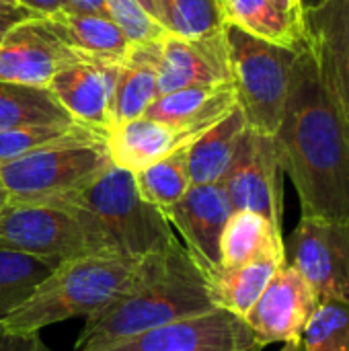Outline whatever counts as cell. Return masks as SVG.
<instances>
[{
    "instance_id": "cell-1",
    "label": "cell",
    "mask_w": 349,
    "mask_h": 351,
    "mask_svg": "<svg viewBox=\"0 0 349 351\" xmlns=\"http://www.w3.org/2000/svg\"><path fill=\"white\" fill-rule=\"evenodd\" d=\"M304 218L349 220V117L313 47L300 49L280 128L274 136Z\"/></svg>"
},
{
    "instance_id": "cell-2",
    "label": "cell",
    "mask_w": 349,
    "mask_h": 351,
    "mask_svg": "<svg viewBox=\"0 0 349 351\" xmlns=\"http://www.w3.org/2000/svg\"><path fill=\"white\" fill-rule=\"evenodd\" d=\"M218 308L210 284L187 249L175 241L165 251L142 257L132 288L86 317L76 351H88L138 333Z\"/></svg>"
},
{
    "instance_id": "cell-3",
    "label": "cell",
    "mask_w": 349,
    "mask_h": 351,
    "mask_svg": "<svg viewBox=\"0 0 349 351\" xmlns=\"http://www.w3.org/2000/svg\"><path fill=\"white\" fill-rule=\"evenodd\" d=\"M142 257L86 255L60 263L0 329L14 335H33L43 327L72 317H91L128 292L140 274Z\"/></svg>"
},
{
    "instance_id": "cell-4",
    "label": "cell",
    "mask_w": 349,
    "mask_h": 351,
    "mask_svg": "<svg viewBox=\"0 0 349 351\" xmlns=\"http://www.w3.org/2000/svg\"><path fill=\"white\" fill-rule=\"evenodd\" d=\"M43 202L86 218L121 257L140 259L165 251L177 241L165 212L140 195L134 173L115 165L82 187Z\"/></svg>"
},
{
    "instance_id": "cell-5",
    "label": "cell",
    "mask_w": 349,
    "mask_h": 351,
    "mask_svg": "<svg viewBox=\"0 0 349 351\" xmlns=\"http://www.w3.org/2000/svg\"><path fill=\"white\" fill-rule=\"evenodd\" d=\"M224 39L237 103L249 128L276 136L288 99L290 72L302 47L269 43L230 23H224Z\"/></svg>"
},
{
    "instance_id": "cell-6",
    "label": "cell",
    "mask_w": 349,
    "mask_h": 351,
    "mask_svg": "<svg viewBox=\"0 0 349 351\" xmlns=\"http://www.w3.org/2000/svg\"><path fill=\"white\" fill-rule=\"evenodd\" d=\"M0 247L29 253L56 267L76 257L115 255L86 218L49 202H8L0 210Z\"/></svg>"
},
{
    "instance_id": "cell-7",
    "label": "cell",
    "mask_w": 349,
    "mask_h": 351,
    "mask_svg": "<svg viewBox=\"0 0 349 351\" xmlns=\"http://www.w3.org/2000/svg\"><path fill=\"white\" fill-rule=\"evenodd\" d=\"M107 134L60 142L0 165L8 202H43L74 191L111 167Z\"/></svg>"
},
{
    "instance_id": "cell-8",
    "label": "cell",
    "mask_w": 349,
    "mask_h": 351,
    "mask_svg": "<svg viewBox=\"0 0 349 351\" xmlns=\"http://www.w3.org/2000/svg\"><path fill=\"white\" fill-rule=\"evenodd\" d=\"M284 257L317 300L349 302V220L304 218L284 239Z\"/></svg>"
},
{
    "instance_id": "cell-9",
    "label": "cell",
    "mask_w": 349,
    "mask_h": 351,
    "mask_svg": "<svg viewBox=\"0 0 349 351\" xmlns=\"http://www.w3.org/2000/svg\"><path fill=\"white\" fill-rule=\"evenodd\" d=\"M282 175L284 171L278 158L274 136H265L247 128L220 185L232 206V212H255L282 230Z\"/></svg>"
},
{
    "instance_id": "cell-10",
    "label": "cell",
    "mask_w": 349,
    "mask_h": 351,
    "mask_svg": "<svg viewBox=\"0 0 349 351\" xmlns=\"http://www.w3.org/2000/svg\"><path fill=\"white\" fill-rule=\"evenodd\" d=\"M245 319L212 308L88 351H261Z\"/></svg>"
},
{
    "instance_id": "cell-11",
    "label": "cell",
    "mask_w": 349,
    "mask_h": 351,
    "mask_svg": "<svg viewBox=\"0 0 349 351\" xmlns=\"http://www.w3.org/2000/svg\"><path fill=\"white\" fill-rule=\"evenodd\" d=\"M84 62L51 29L45 16L12 25L0 39V80L43 86L64 68Z\"/></svg>"
},
{
    "instance_id": "cell-12",
    "label": "cell",
    "mask_w": 349,
    "mask_h": 351,
    "mask_svg": "<svg viewBox=\"0 0 349 351\" xmlns=\"http://www.w3.org/2000/svg\"><path fill=\"white\" fill-rule=\"evenodd\" d=\"M317 304L319 300L306 280L284 263L245 317V323L263 348L278 341H296L302 339Z\"/></svg>"
},
{
    "instance_id": "cell-13",
    "label": "cell",
    "mask_w": 349,
    "mask_h": 351,
    "mask_svg": "<svg viewBox=\"0 0 349 351\" xmlns=\"http://www.w3.org/2000/svg\"><path fill=\"white\" fill-rule=\"evenodd\" d=\"M230 214L232 206L220 183L191 185L177 204L165 210L169 224L181 232L187 253L206 278L220 267V239Z\"/></svg>"
},
{
    "instance_id": "cell-14",
    "label": "cell",
    "mask_w": 349,
    "mask_h": 351,
    "mask_svg": "<svg viewBox=\"0 0 349 351\" xmlns=\"http://www.w3.org/2000/svg\"><path fill=\"white\" fill-rule=\"evenodd\" d=\"M232 82L224 27L204 37L167 33L158 43V97L189 88Z\"/></svg>"
},
{
    "instance_id": "cell-15",
    "label": "cell",
    "mask_w": 349,
    "mask_h": 351,
    "mask_svg": "<svg viewBox=\"0 0 349 351\" xmlns=\"http://www.w3.org/2000/svg\"><path fill=\"white\" fill-rule=\"evenodd\" d=\"M306 41L349 117V0H321L304 8Z\"/></svg>"
},
{
    "instance_id": "cell-16",
    "label": "cell",
    "mask_w": 349,
    "mask_h": 351,
    "mask_svg": "<svg viewBox=\"0 0 349 351\" xmlns=\"http://www.w3.org/2000/svg\"><path fill=\"white\" fill-rule=\"evenodd\" d=\"M119 66L84 60L60 70L47 88L76 121L109 134V101Z\"/></svg>"
},
{
    "instance_id": "cell-17",
    "label": "cell",
    "mask_w": 349,
    "mask_h": 351,
    "mask_svg": "<svg viewBox=\"0 0 349 351\" xmlns=\"http://www.w3.org/2000/svg\"><path fill=\"white\" fill-rule=\"evenodd\" d=\"M237 105L232 82L216 86H189L156 97L146 109L144 117L175 130H183L197 140Z\"/></svg>"
},
{
    "instance_id": "cell-18",
    "label": "cell",
    "mask_w": 349,
    "mask_h": 351,
    "mask_svg": "<svg viewBox=\"0 0 349 351\" xmlns=\"http://www.w3.org/2000/svg\"><path fill=\"white\" fill-rule=\"evenodd\" d=\"M195 138L183 130L138 117L113 128L107 136L109 154L115 167L138 173L169 154L187 148Z\"/></svg>"
},
{
    "instance_id": "cell-19",
    "label": "cell",
    "mask_w": 349,
    "mask_h": 351,
    "mask_svg": "<svg viewBox=\"0 0 349 351\" xmlns=\"http://www.w3.org/2000/svg\"><path fill=\"white\" fill-rule=\"evenodd\" d=\"M158 43H136L119 66L109 101V132L125 121L144 117L158 97Z\"/></svg>"
},
{
    "instance_id": "cell-20",
    "label": "cell",
    "mask_w": 349,
    "mask_h": 351,
    "mask_svg": "<svg viewBox=\"0 0 349 351\" xmlns=\"http://www.w3.org/2000/svg\"><path fill=\"white\" fill-rule=\"evenodd\" d=\"M56 35L82 60L119 66L130 53V39L107 16L70 14L58 10L45 16Z\"/></svg>"
},
{
    "instance_id": "cell-21",
    "label": "cell",
    "mask_w": 349,
    "mask_h": 351,
    "mask_svg": "<svg viewBox=\"0 0 349 351\" xmlns=\"http://www.w3.org/2000/svg\"><path fill=\"white\" fill-rule=\"evenodd\" d=\"M247 128V117L237 105L226 117H222L187 146V173L191 185H210L222 181Z\"/></svg>"
},
{
    "instance_id": "cell-22",
    "label": "cell",
    "mask_w": 349,
    "mask_h": 351,
    "mask_svg": "<svg viewBox=\"0 0 349 351\" xmlns=\"http://www.w3.org/2000/svg\"><path fill=\"white\" fill-rule=\"evenodd\" d=\"M263 257L286 259L282 230L255 212H232L220 239V267H239Z\"/></svg>"
},
{
    "instance_id": "cell-23",
    "label": "cell",
    "mask_w": 349,
    "mask_h": 351,
    "mask_svg": "<svg viewBox=\"0 0 349 351\" xmlns=\"http://www.w3.org/2000/svg\"><path fill=\"white\" fill-rule=\"evenodd\" d=\"M284 263L286 259L263 257L239 267H218L208 278L214 304L245 319Z\"/></svg>"
},
{
    "instance_id": "cell-24",
    "label": "cell",
    "mask_w": 349,
    "mask_h": 351,
    "mask_svg": "<svg viewBox=\"0 0 349 351\" xmlns=\"http://www.w3.org/2000/svg\"><path fill=\"white\" fill-rule=\"evenodd\" d=\"M76 121L43 86H27L0 80V132Z\"/></svg>"
},
{
    "instance_id": "cell-25",
    "label": "cell",
    "mask_w": 349,
    "mask_h": 351,
    "mask_svg": "<svg viewBox=\"0 0 349 351\" xmlns=\"http://www.w3.org/2000/svg\"><path fill=\"white\" fill-rule=\"evenodd\" d=\"M218 4L224 21L249 35L294 49L306 45V31L298 29L269 0H218Z\"/></svg>"
},
{
    "instance_id": "cell-26",
    "label": "cell",
    "mask_w": 349,
    "mask_h": 351,
    "mask_svg": "<svg viewBox=\"0 0 349 351\" xmlns=\"http://www.w3.org/2000/svg\"><path fill=\"white\" fill-rule=\"evenodd\" d=\"M53 269L49 261L0 247V321L25 304Z\"/></svg>"
},
{
    "instance_id": "cell-27",
    "label": "cell",
    "mask_w": 349,
    "mask_h": 351,
    "mask_svg": "<svg viewBox=\"0 0 349 351\" xmlns=\"http://www.w3.org/2000/svg\"><path fill=\"white\" fill-rule=\"evenodd\" d=\"M134 181L140 195L165 212L177 204L191 187L187 173V148H181L167 158L134 173Z\"/></svg>"
},
{
    "instance_id": "cell-28",
    "label": "cell",
    "mask_w": 349,
    "mask_h": 351,
    "mask_svg": "<svg viewBox=\"0 0 349 351\" xmlns=\"http://www.w3.org/2000/svg\"><path fill=\"white\" fill-rule=\"evenodd\" d=\"M99 134H107V132L86 125V123H80V121L27 125V128L6 130V132H0V165L21 158L25 154H31L35 150L60 144V142L91 138V136H99Z\"/></svg>"
},
{
    "instance_id": "cell-29",
    "label": "cell",
    "mask_w": 349,
    "mask_h": 351,
    "mask_svg": "<svg viewBox=\"0 0 349 351\" xmlns=\"http://www.w3.org/2000/svg\"><path fill=\"white\" fill-rule=\"evenodd\" d=\"M156 21L177 37H204L224 27L218 0H154Z\"/></svg>"
},
{
    "instance_id": "cell-30",
    "label": "cell",
    "mask_w": 349,
    "mask_h": 351,
    "mask_svg": "<svg viewBox=\"0 0 349 351\" xmlns=\"http://www.w3.org/2000/svg\"><path fill=\"white\" fill-rule=\"evenodd\" d=\"M306 351H349V302L323 300L302 333Z\"/></svg>"
},
{
    "instance_id": "cell-31",
    "label": "cell",
    "mask_w": 349,
    "mask_h": 351,
    "mask_svg": "<svg viewBox=\"0 0 349 351\" xmlns=\"http://www.w3.org/2000/svg\"><path fill=\"white\" fill-rule=\"evenodd\" d=\"M111 21L125 33L132 45L160 41L167 29L150 16L138 0H105Z\"/></svg>"
},
{
    "instance_id": "cell-32",
    "label": "cell",
    "mask_w": 349,
    "mask_h": 351,
    "mask_svg": "<svg viewBox=\"0 0 349 351\" xmlns=\"http://www.w3.org/2000/svg\"><path fill=\"white\" fill-rule=\"evenodd\" d=\"M0 351H51L43 339L39 337V333L33 335H14V333H6L0 329Z\"/></svg>"
},
{
    "instance_id": "cell-33",
    "label": "cell",
    "mask_w": 349,
    "mask_h": 351,
    "mask_svg": "<svg viewBox=\"0 0 349 351\" xmlns=\"http://www.w3.org/2000/svg\"><path fill=\"white\" fill-rule=\"evenodd\" d=\"M62 10L70 14H95L111 19L105 0H62Z\"/></svg>"
},
{
    "instance_id": "cell-34",
    "label": "cell",
    "mask_w": 349,
    "mask_h": 351,
    "mask_svg": "<svg viewBox=\"0 0 349 351\" xmlns=\"http://www.w3.org/2000/svg\"><path fill=\"white\" fill-rule=\"evenodd\" d=\"M282 14H286L298 29H304V4L302 0H269Z\"/></svg>"
},
{
    "instance_id": "cell-35",
    "label": "cell",
    "mask_w": 349,
    "mask_h": 351,
    "mask_svg": "<svg viewBox=\"0 0 349 351\" xmlns=\"http://www.w3.org/2000/svg\"><path fill=\"white\" fill-rule=\"evenodd\" d=\"M21 6L31 10L35 16H49L62 10V0H16Z\"/></svg>"
},
{
    "instance_id": "cell-36",
    "label": "cell",
    "mask_w": 349,
    "mask_h": 351,
    "mask_svg": "<svg viewBox=\"0 0 349 351\" xmlns=\"http://www.w3.org/2000/svg\"><path fill=\"white\" fill-rule=\"evenodd\" d=\"M0 16L2 19H16V21H25L35 16L31 10H27L25 6H21L16 0H0Z\"/></svg>"
},
{
    "instance_id": "cell-37",
    "label": "cell",
    "mask_w": 349,
    "mask_h": 351,
    "mask_svg": "<svg viewBox=\"0 0 349 351\" xmlns=\"http://www.w3.org/2000/svg\"><path fill=\"white\" fill-rule=\"evenodd\" d=\"M280 351H306V350H304L302 339H296V341H288V343H284V348H282Z\"/></svg>"
},
{
    "instance_id": "cell-38",
    "label": "cell",
    "mask_w": 349,
    "mask_h": 351,
    "mask_svg": "<svg viewBox=\"0 0 349 351\" xmlns=\"http://www.w3.org/2000/svg\"><path fill=\"white\" fill-rule=\"evenodd\" d=\"M16 23H19L16 19H2V16H0V39H2L4 33H6L12 25H16Z\"/></svg>"
},
{
    "instance_id": "cell-39",
    "label": "cell",
    "mask_w": 349,
    "mask_h": 351,
    "mask_svg": "<svg viewBox=\"0 0 349 351\" xmlns=\"http://www.w3.org/2000/svg\"><path fill=\"white\" fill-rule=\"evenodd\" d=\"M142 6H144V10L150 14V16H154L156 19V6H154V0H138Z\"/></svg>"
},
{
    "instance_id": "cell-40",
    "label": "cell",
    "mask_w": 349,
    "mask_h": 351,
    "mask_svg": "<svg viewBox=\"0 0 349 351\" xmlns=\"http://www.w3.org/2000/svg\"><path fill=\"white\" fill-rule=\"evenodd\" d=\"M6 204H8V195H6V189H4V185L0 183V210H2Z\"/></svg>"
},
{
    "instance_id": "cell-41",
    "label": "cell",
    "mask_w": 349,
    "mask_h": 351,
    "mask_svg": "<svg viewBox=\"0 0 349 351\" xmlns=\"http://www.w3.org/2000/svg\"><path fill=\"white\" fill-rule=\"evenodd\" d=\"M321 0H302V4H304V8H309V6H315V4H319Z\"/></svg>"
}]
</instances>
